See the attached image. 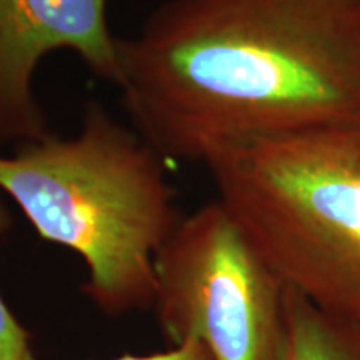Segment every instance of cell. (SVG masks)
<instances>
[{
	"instance_id": "6da1fadb",
	"label": "cell",
	"mask_w": 360,
	"mask_h": 360,
	"mask_svg": "<svg viewBox=\"0 0 360 360\" xmlns=\"http://www.w3.org/2000/svg\"><path fill=\"white\" fill-rule=\"evenodd\" d=\"M130 125L174 162L360 119V0H167L120 37Z\"/></svg>"
},
{
	"instance_id": "7a4b0ae2",
	"label": "cell",
	"mask_w": 360,
	"mask_h": 360,
	"mask_svg": "<svg viewBox=\"0 0 360 360\" xmlns=\"http://www.w3.org/2000/svg\"><path fill=\"white\" fill-rule=\"evenodd\" d=\"M167 170L132 125L87 101L77 134L0 155V191L40 238L82 259L85 295L120 315L152 305L155 255L184 217Z\"/></svg>"
},
{
	"instance_id": "3957f363",
	"label": "cell",
	"mask_w": 360,
	"mask_h": 360,
	"mask_svg": "<svg viewBox=\"0 0 360 360\" xmlns=\"http://www.w3.org/2000/svg\"><path fill=\"white\" fill-rule=\"evenodd\" d=\"M204 165L283 285L360 326V119L247 139Z\"/></svg>"
},
{
	"instance_id": "277c9868",
	"label": "cell",
	"mask_w": 360,
	"mask_h": 360,
	"mask_svg": "<svg viewBox=\"0 0 360 360\" xmlns=\"http://www.w3.org/2000/svg\"><path fill=\"white\" fill-rule=\"evenodd\" d=\"M154 276L152 307L170 344L199 340L214 360H278L287 287L219 200L184 215Z\"/></svg>"
},
{
	"instance_id": "5b68a950",
	"label": "cell",
	"mask_w": 360,
	"mask_h": 360,
	"mask_svg": "<svg viewBox=\"0 0 360 360\" xmlns=\"http://www.w3.org/2000/svg\"><path fill=\"white\" fill-rule=\"evenodd\" d=\"M119 44L107 0H0V147L52 132L34 85L45 57L70 52L92 75L115 85Z\"/></svg>"
},
{
	"instance_id": "8992f818",
	"label": "cell",
	"mask_w": 360,
	"mask_h": 360,
	"mask_svg": "<svg viewBox=\"0 0 360 360\" xmlns=\"http://www.w3.org/2000/svg\"><path fill=\"white\" fill-rule=\"evenodd\" d=\"M285 323L278 360H360V326L328 314L285 289Z\"/></svg>"
},
{
	"instance_id": "52a82bcc",
	"label": "cell",
	"mask_w": 360,
	"mask_h": 360,
	"mask_svg": "<svg viewBox=\"0 0 360 360\" xmlns=\"http://www.w3.org/2000/svg\"><path fill=\"white\" fill-rule=\"evenodd\" d=\"M12 225V215L0 200V236ZM29 332L11 312L0 295V360H30L34 357L29 345Z\"/></svg>"
},
{
	"instance_id": "ba28073f",
	"label": "cell",
	"mask_w": 360,
	"mask_h": 360,
	"mask_svg": "<svg viewBox=\"0 0 360 360\" xmlns=\"http://www.w3.org/2000/svg\"><path fill=\"white\" fill-rule=\"evenodd\" d=\"M30 360H35V357ZM109 360H214V357L202 342L188 339L179 345H172V349L165 350V352L150 355L127 354Z\"/></svg>"
}]
</instances>
